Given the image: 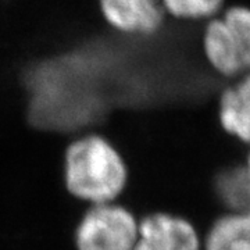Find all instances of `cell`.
I'll return each mask as SVG.
<instances>
[{
    "label": "cell",
    "mask_w": 250,
    "mask_h": 250,
    "mask_svg": "<svg viewBox=\"0 0 250 250\" xmlns=\"http://www.w3.org/2000/svg\"><path fill=\"white\" fill-rule=\"evenodd\" d=\"M126 181L124 157L104 136L82 135L65 149L64 182L72 196L89 205L116 202Z\"/></svg>",
    "instance_id": "6da1fadb"
},
{
    "label": "cell",
    "mask_w": 250,
    "mask_h": 250,
    "mask_svg": "<svg viewBox=\"0 0 250 250\" xmlns=\"http://www.w3.org/2000/svg\"><path fill=\"white\" fill-rule=\"evenodd\" d=\"M90 206L75 231L77 250H134L139 225L135 215L114 202Z\"/></svg>",
    "instance_id": "7a4b0ae2"
},
{
    "label": "cell",
    "mask_w": 250,
    "mask_h": 250,
    "mask_svg": "<svg viewBox=\"0 0 250 250\" xmlns=\"http://www.w3.org/2000/svg\"><path fill=\"white\" fill-rule=\"evenodd\" d=\"M215 195L228 211H250V178L245 166L223 170L215 178Z\"/></svg>",
    "instance_id": "ba28073f"
},
{
    "label": "cell",
    "mask_w": 250,
    "mask_h": 250,
    "mask_svg": "<svg viewBox=\"0 0 250 250\" xmlns=\"http://www.w3.org/2000/svg\"><path fill=\"white\" fill-rule=\"evenodd\" d=\"M134 250H202V239L187 218L154 213L139 221Z\"/></svg>",
    "instance_id": "3957f363"
},
{
    "label": "cell",
    "mask_w": 250,
    "mask_h": 250,
    "mask_svg": "<svg viewBox=\"0 0 250 250\" xmlns=\"http://www.w3.org/2000/svg\"><path fill=\"white\" fill-rule=\"evenodd\" d=\"M202 250H250V211H228L215 220L202 241Z\"/></svg>",
    "instance_id": "52a82bcc"
},
{
    "label": "cell",
    "mask_w": 250,
    "mask_h": 250,
    "mask_svg": "<svg viewBox=\"0 0 250 250\" xmlns=\"http://www.w3.org/2000/svg\"><path fill=\"white\" fill-rule=\"evenodd\" d=\"M245 168H246V171H248V175H249V178H250V152L249 154H248L246 163H245Z\"/></svg>",
    "instance_id": "8fae6325"
},
{
    "label": "cell",
    "mask_w": 250,
    "mask_h": 250,
    "mask_svg": "<svg viewBox=\"0 0 250 250\" xmlns=\"http://www.w3.org/2000/svg\"><path fill=\"white\" fill-rule=\"evenodd\" d=\"M202 49L206 62L221 77L235 80L245 74L232 36L220 14L210 18L206 24L202 36Z\"/></svg>",
    "instance_id": "5b68a950"
},
{
    "label": "cell",
    "mask_w": 250,
    "mask_h": 250,
    "mask_svg": "<svg viewBox=\"0 0 250 250\" xmlns=\"http://www.w3.org/2000/svg\"><path fill=\"white\" fill-rule=\"evenodd\" d=\"M239 54L245 74L250 72V7L232 6L220 14Z\"/></svg>",
    "instance_id": "9c48e42d"
},
{
    "label": "cell",
    "mask_w": 250,
    "mask_h": 250,
    "mask_svg": "<svg viewBox=\"0 0 250 250\" xmlns=\"http://www.w3.org/2000/svg\"><path fill=\"white\" fill-rule=\"evenodd\" d=\"M100 16L124 35L153 36L163 28L161 0H99Z\"/></svg>",
    "instance_id": "277c9868"
},
{
    "label": "cell",
    "mask_w": 250,
    "mask_h": 250,
    "mask_svg": "<svg viewBox=\"0 0 250 250\" xmlns=\"http://www.w3.org/2000/svg\"><path fill=\"white\" fill-rule=\"evenodd\" d=\"M225 0H161L164 13L177 20H210L221 13Z\"/></svg>",
    "instance_id": "30bf717a"
},
{
    "label": "cell",
    "mask_w": 250,
    "mask_h": 250,
    "mask_svg": "<svg viewBox=\"0 0 250 250\" xmlns=\"http://www.w3.org/2000/svg\"><path fill=\"white\" fill-rule=\"evenodd\" d=\"M233 81L220 95L218 120L227 134L250 146V72Z\"/></svg>",
    "instance_id": "8992f818"
}]
</instances>
